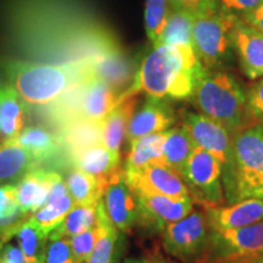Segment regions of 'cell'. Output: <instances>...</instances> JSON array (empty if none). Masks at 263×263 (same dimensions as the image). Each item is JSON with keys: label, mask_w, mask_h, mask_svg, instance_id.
<instances>
[{"label": "cell", "mask_w": 263, "mask_h": 263, "mask_svg": "<svg viewBox=\"0 0 263 263\" xmlns=\"http://www.w3.org/2000/svg\"><path fill=\"white\" fill-rule=\"evenodd\" d=\"M61 174L38 167L15 183V196L25 215H33L47 201L52 184Z\"/></svg>", "instance_id": "18"}, {"label": "cell", "mask_w": 263, "mask_h": 263, "mask_svg": "<svg viewBox=\"0 0 263 263\" xmlns=\"http://www.w3.org/2000/svg\"><path fill=\"white\" fill-rule=\"evenodd\" d=\"M97 230L98 234L94 249L87 263H112L120 230L108 219L104 209L103 199L98 203Z\"/></svg>", "instance_id": "29"}, {"label": "cell", "mask_w": 263, "mask_h": 263, "mask_svg": "<svg viewBox=\"0 0 263 263\" xmlns=\"http://www.w3.org/2000/svg\"><path fill=\"white\" fill-rule=\"evenodd\" d=\"M228 203L254 197L263 188V124L255 123L233 136V155L222 174Z\"/></svg>", "instance_id": "4"}, {"label": "cell", "mask_w": 263, "mask_h": 263, "mask_svg": "<svg viewBox=\"0 0 263 263\" xmlns=\"http://www.w3.org/2000/svg\"><path fill=\"white\" fill-rule=\"evenodd\" d=\"M4 70L9 84L27 106L45 107L93 77L87 64L8 60Z\"/></svg>", "instance_id": "2"}, {"label": "cell", "mask_w": 263, "mask_h": 263, "mask_svg": "<svg viewBox=\"0 0 263 263\" xmlns=\"http://www.w3.org/2000/svg\"><path fill=\"white\" fill-rule=\"evenodd\" d=\"M8 84H9V83H5V80H4V77H3L2 71H0V93H2L3 89H4V88H5Z\"/></svg>", "instance_id": "45"}, {"label": "cell", "mask_w": 263, "mask_h": 263, "mask_svg": "<svg viewBox=\"0 0 263 263\" xmlns=\"http://www.w3.org/2000/svg\"><path fill=\"white\" fill-rule=\"evenodd\" d=\"M147 263H172V262L157 254V255H153L150 256V257H147Z\"/></svg>", "instance_id": "42"}, {"label": "cell", "mask_w": 263, "mask_h": 263, "mask_svg": "<svg viewBox=\"0 0 263 263\" xmlns=\"http://www.w3.org/2000/svg\"><path fill=\"white\" fill-rule=\"evenodd\" d=\"M180 123L188 129L197 147L212 154L222 164V174L228 171L233 155V137L221 123L200 112L182 110Z\"/></svg>", "instance_id": "10"}, {"label": "cell", "mask_w": 263, "mask_h": 263, "mask_svg": "<svg viewBox=\"0 0 263 263\" xmlns=\"http://www.w3.org/2000/svg\"><path fill=\"white\" fill-rule=\"evenodd\" d=\"M49 245L45 254V263H74L71 238L50 232Z\"/></svg>", "instance_id": "35"}, {"label": "cell", "mask_w": 263, "mask_h": 263, "mask_svg": "<svg viewBox=\"0 0 263 263\" xmlns=\"http://www.w3.org/2000/svg\"><path fill=\"white\" fill-rule=\"evenodd\" d=\"M238 16L216 9L194 15L192 39L195 54L206 70L222 68L232 57V33Z\"/></svg>", "instance_id": "6"}, {"label": "cell", "mask_w": 263, "mask_h": 263, "mask_svg": "<svg viewBox=\"0 0 263 263\" xmlns=\"http://www.w3.org/2000/svg\"><path fill=\"white\" fill-rule=\"evenodd\" d=\"M73 205V200L61 176L52 184L47 201L38 211L33 213L32 217L47 234H50L51 230H54L64 221Z\"/></svg>", "instance_id": "22"}, {"label": "cell", "mask_w": 263, "mask_h": 263, "mask_svg": "<svg viewBox=\"0 0 263 263\" xmlns=\"http://www.w3.org/2000/svg\"><path fill=\"white\" fill-rule=\"evenodd\" d=\"M16 141L28 150L41 166L48 161L57 159L59 151L64 147L59 136L35 126L25 128Z\"/></svg>", "instance_id": "26"}, {"label": "cell", "mask_w": 263, "mask_h": 263, "mask_svg": "<svg viewBox=\"0 0 263 263\" xmlns=\"http://www.w3.org/2000/svg\"><path fill=\"white\" fill-rule=\"evenodd\" d=\"M121 99L122 95L93 76L45 106L48 107L45 116L59 128L80 121L100 122Z\"/></svg>", "instance_id": "5"}, {"label": "cell", "mask_w": 263, "mask_h": 263, "mask_svg": "<svg viewBox=\"0 0 263 263\" xmlns=\"http://www.w3.org/2000/svg\"><path fill=\"white\" fill-rule=\"evenodd\" d=\"M196 147L195 141L193 140L188 129L180 123L179 126L171 128L164 133L163 161L182 176L184 167Z\"/></svg>", "instance_id": "25"}, {"label": "cell", "mask_w": 263, "mask_h": 263, "mask_svg": "<svg viewBox=\"0 0 263 263\" xmlns=\"http://www.w3.org/2000/svg\"><path fill=\"white\" fill-rule=\"evenodd\" d=\"M203 71L193 45H155L141 60L133 84L123 97L144 91L155 98L190 99Z\"/></svg>", "instance_id": "1"}, {"label": "cell", "mask_w": 263, "mask_h": 263, "mask_svg": "<svg viewBox=\"0 0 263 263\" xmlns=\"http://www.w3.org/2000/svg\"><path fill=\"white\" fill-rule=\"evenodd\" d=\"M103 203L108 219L120 232H129L138 223V196L127 183L123 168H120L108 177L104 190Z\"/></svg>", "instance_id": "11"}, {"label": "cell", "mask_w": 263, "mask_h": 263, "mask_svg": "<svg viewBox=\"0 0 263 263\" xmlns=\"http://www.w3.org/2000/svg\"><path fill=\"white\" fill-rule=\"evenodd\" d=\"M246 110L252 123L263 124V76L246 91Z\"/></svg>", "instance_id": "37"}, {"label": "cell", "mask_w": 263, "mask_h": 263, "mask_svg": "<svg viewBox=\"0 0 263 263\" xmlns=\"http://www.w3.org/2000/svg\"><path fill=\"white\" fill-rule=\"evenodd\" d=\"M210 230L241 228L263 221V200L249 197L241 201L206 209Z\"/></svg>", "instance_id": "17"}, {"label": "cell", "mask_w": 263, "mask_h": 263, "mask_svg": "<svg viewBox=\"0 0 263 263\" xmlns=\"http://www.w3.org/2000/svg\"><path fill=\"white\" fill-rule=\"evenodd\" d=\"M4 230L5 242H8L14 236L17 239L26 262L45 263L49 234L41 228V226L34 221L32 216L5 227Z\"/></svg>", "instance_id": "19"}, {"label": "cell", "mask_w": 263, "mask_h": 263, "mask_svg": "<svg viewBox=\"0 0 263 263\" xmlns=\"http://www.w3.org/2000/svg\"><path fill=\"white\" fill-rule=\"evenodd\" d=\"M4 244V229H3V227H0V248Z\"/></svg>", "instance_id": "46"}, {"label": "cell", "mask_w": 263, "mask_h": 263, "mask_svg": "<svg viewBox=\"0 0 263 263\" xmlns=\"http://www.w3.org/2000/svg\"><path fill=\"white\" fill-rule=\"evenodd\" d=\"M98 203L97 205L74 203L70 212L66 215L64 221L51 232L72 238L85 230L95 228L98 226Z\"/></svg>", "instance_id": "32"}, {"label": "cell", "mask_w": 263, "mask_h": 263, "mask_svg": "<svg viewBox=\"0 0 263 263\" xmlns=\"http://www.w3.org/2000/svg\"><path fill=\"white\" fill-rule=\"evenodd\" d=\"M98 230L95 228L88 229L83 233L72 236V254H73L74 263H87L93 251L95 240H97Z\"/></svg>", "instance_id": "36"}, {"label": "cell", "mask_w": 263, "mask_h": 263, "mask_svg": "<svg viewBox=\"0 0 263 263\" xmlns=\"http://www.w3.org/2000/svg\"><path fill=\"white\" fill-rule=\"evenodd\" d=\"M0 263H27L21 249L5 242L0 248Z\"/></svg>", "instance_id": "40"}, {"label": "cell", "mask_w": 263, "mask_h": 263, "mask_svg": "<svg viewBox=\"0 0 263 263\" xmlns=\"http://www.w3.org/2000/svg\"><path fill=\"white\" fill-rule=\"evenodd\" d=\"M164 133H154L140 137L130 143L129 153L127 155L124 173H134L155 161L163 160L162 145Z\"/></svg>", "instance_id": "27"}, {"label": "cell", "mask_w": 263, "mask_h": 263, "mask_svg": "<svg viewBox=\"0 0 263 263\" xmlns=\"http://www.w3.org/2000/svg\"><path fill=\"white\" fill-rule=\"evenodd\" d=\"M254 197H257V199H261V200H263V188L259 189L258 192L255 194V196H254Z\"/></svg>", "instance_id": "48"}, {"label": "cell", "mask_w": 263, "mask_h": 263, "mask_svg": "<svg viewBox=\"0 0 263 263\" xmlns=\"http://www.w3.org/2000/svg\"><path fill=\"white\" fill-rule=\"evenodd\" d=\"M127 183L138 194L163 195L176 199L189 196L183 177L163 160L146 164L134 173H124Z\"/></svg>", "instance_id": "12"}, {"label": "cell", "mask_w": 263, "mask_h": 263, "mask_svg": "<svg viewBox=\"0 0 263 263\" xmlns=\"http://www.w3.org/2000/svg\"><path fill=\"white\" fill-rule=\"evenodd\" d=\"M123 263H147V258H127Z\"/></svg>", "instance_id": "44"}, {"label": "cell", "mask_w": 263, "mask_h": 263, "mask_svg": "<svg viewBox=\"0 0 263 263\" xmlns=\"http://www.w3.org/2000/svg\"><path fill=\"white\" fill-rule=\"evenodd\" d=\"M171 9L184 10L193 15L205 14L218 9L216 0H168Z\"/></svg>", "instance_id": "38"}, {"label": "cell", "mask_w": 263, "mask_h": 263, "mask_svg": "<svg viewBox=\"0 0 263 263\" xmlns=\"http://www.w3.org/2000/svg\"><path fill=\"white\" fill-rule=\"evenodd\" d=\"M161 235L163 249L172 257L184 263L201 261L210 239L206 213L193 210L182 219L167 226Z\"/></svg>", "instance_id": "8"}, {"label": "cell", "mask_w": 263, "mask_h": 263, "mask_svg": "<svg viewBox=\"0 0 263 263\" xmlns=\"http://www.w3.org/2000/svg\"><path fill=\"white\" fill-rule=\"evenodd\" d=\"M239 18L263 34V0L256 8L239 16Z\"/></svg>", "instance_id": "41"}, {"label": "cell", "mask_w": 263, "mask_h": 263, "mask_svg": "<svg viewBox=\"0 0 263 263\" xmlns=\"http://www.w3.org/2000/svg\"><path fill=\"white\" fill-rule=\"evenodd\" d=\"M106 182L74 167L68 173L65 183L74 203L97 205L103 199Z\"/></svg>", "instance_id": "28"}, {"label": "cell", "mask_w": 263, "mask_h": 263, "mask_svg": "<svg viewBox=\"0 0 263 263\" xmlns=\"http://www.w3.org/2000/svg\"><path fill=\"white\" fill-rule=\"evenodd\" d=\"M137 94L127 95L101 121L103 144L114 153H121L124 139H127L128 127L136 112Z\"/></svg>", "instance_id": "21"}, {"label": "cell", "mask_w": 263, "mask_h": 263, "mask_svg": "<svg viewBox=\"0 0 263 263\" xmlns=\"http://www.w3.org/2000/svg\"><path fill=\"white\" fill-rule=\"evenodd\" d=\"M233 49L242 73L250 80L263 76V34L238 17L232 33Z\"/></svg>", "instance_id": "16"}, {"label": "cell", "mask_w": 263, "mask_h": 263, "mask_svg": "<svg viewBox=\"0 0 263 263\" xmlns=\"http://www.w3.org/2000/svg\"><path fill=\"white\" fill-rule=\"evenodd\" d=\"M26 105L11 85L0 93V138L3 141L17 139L25 127Z\"/></svg>", "instance_id": "23"}, {"label": "cell", "mask_w": 263, "mask_h": 263, "mask_svg": "<svg viewBox=\"0 0 263 263\" xmlns=\"http://www.w3.org/2000/svg\"><path fill=\"white\" fill-rule=\"evenodd\" d=\"M246 263H263V252H258V254L246 258Z\"/></svg>", "instance_id": "43"}, {"label": "cell", "mask_w": 263, "mask_h": 263, "mask_svg": "<svg viewBox=\"0 0 263 263\" xmlns=\"http://www.w3.org/2000/svg\"><path fill=\"white\" fill-rule=\"evenodd\" d=\"M261 252H263V250H262V251H261Z\"/></svg>", "instance_id": "49"}, {"label": "cell", "mask_w": 263, "mask_h": 263, "mask_svg": "<svg viewBox=\"0 0 263 263\" xmlns=\"http://www.w3.org/2000/svg\"><path fill=\"white\" fill-rule=\"evenodd\" d=\"M28 217L20 209L15 196V184L0 186V227L14 224Z\"/></svg>", "instance_id": "34"}, {"label": "cell", "mask_w": 263, "mask_h": 263, "mask_svg": "<svg viewBox=\"0 0 263 263\" xmlns=\"http://www.w3.org/2000/svg\"><path fill=\"white\" fill-rule=\"evenodd\" d=\"M177 116L168 99L149 97L145 104L136 111L128 127L127 139L129 143L147 134L162 133L171 129Z\"/></svg>", "instance_id": "15"}, {"label": "cell", "mask_w": 263, "mask_h": 263, "mask_svg": "<svg viewBox=\"0 0 263 263\" xmlns=\"http://www.w3.org/2000/svg\"><path fill=\"white\" fill-rule=\"evenodd\" d=\"M89 68L94 77L105 82L122 97L133 84L138 70L120 44L95 57L89 62Z\"/></svg>", "instance_id": "14"}, {"label": "cell", "mask_w": 263, "mask_h": 263, "mask_svg": "<svg viewBox=\"0 0 263 263\" xmlns=\"http://www.w3.org/2000/svg\"><path fill=\"white\" fill-rule=\"evenodd\" d=\"M171 11L168 0H145V29L151 44L156 45Z\"/></svg>", "instance_id": "33"}, {"label": "cell", "mask_w": 263, "mask_h": 263, "mask_svg": "<svg viewBox=\"0 0 263 263\" xmlns=\"http://www.w3.org/2000/svg\"><path fill=\"white\" fill-rule=\"evenodd\" d=\"M182 177L193 202L205 209L226 203L222 164L212 154L196 147L184 167Z\"/></svg>", "instance_id": "7"}, {"label": "cell", "mask_w": 263, "mask_h": 263, "mask_svg": "<svg viewBox=\"0 0 263 263\" xmlns=\"http://www.w3.org/2000/svg\"><path fill=\"white\" fill-rule=\"evenodd\" d=\"M193 18L194 15L192 12L184 11V10L171 9L168 18H167L166 25H164V28L156 45H193ZM153 47H155V45H153Z\"/></svg>", "instance_id": "31"}, {"label": "cell", "mask_w": 263, "mask_h": 263, "mask_svg": "<svg viewBox=\"0 0 263 263\" xmlns=\"http://www.w3.org/2000/svg\"><path fill=\"white\" fill-rule=\"evenodd\" d=\"M219 9L235 16H241L245 12L256 8L262 0H216Z\"/></svg>", "instance_id": "39"}, {"label": "cell", "mask_w": 263, "mask_h": 263, "mask_svg": "<svg viewBox=\"0 0 263 263\" xmlns=\"http://www.w3.org/2000/svg\"><path fill=\"white\" fill-rule=\"evenodd\" d=\"M219 263H246V258H241V259H233V261L219 262Z\"/></svg>", "instance_id": "47"}, {"label": "cell", "mask_w": 263, "mask_h": 263, "mask_svg": "<svg viewBox=\"0 0 263 263\" xmlns=\"http://www.w3.org/2000/svg\"><path fill=\"white\" fill-rule=\"evenodd\" d=\"M263 250V221L241 228L210 230L209 246L201 261L219 263L249 258Z\"/></svg>", "instance_id": "9"}, {"label": "cell", "mask_w": 263, "mask_h": 263, "mask_svg": "<svg viewBox=\"0 0 263 263\" xmlns=\"http://www.w3.org/2000/svg\"><path fill=\"white\" fill-rule=\"evenodd\" d=\"M62 145L67 147L68 151L82 149V147L103 143L100 122L90 121H80V122L68 123L60 128L59 133Z\"/></svg>", "instance_id": "30"}, {"label": "cell", "mask_w": 263, "mask_h": 263, "mask_svg": "<svg viewBox=\"0 0 263 263\" xmlns=\"http://www.w3.org/2000/svg\"><path fill=\"white\" fill-rule=\"evenodd\" d=\"M68 155L76 168L99 179L107 180L111 174L121 168V154L107 149L103 143L68 151Z\"/></svg>", "instance_id": "20"}, {"label": "cell", "mask_w": 263, "mask_h": 263, "mask_svg": "<svg viewBox=\"0 0 263 263\" xmlns=\"http://www.w3.org/2000/svg\"><path fill=\"white\" fill-rule=\"evenodd\" d=\"M190 99L200 114L221 123L232 137L255 124L246 110V91L234 76L222 68H205Z\"/></svg>", "instance_id": "3"}, {"label": "cell", "mask_w": 263, "mask_h": 263, "mask_svg": "<svg viewBox=\"0 0 263 263\" xmlns=\"http://www.w3.org/2000/svg\"><path fill=\"white\" fill-rule=\"evenodd\" d=\"M38 167V161L16 140L0 143V182L16 183Z\"/></svg>", "instance_id": "24"}, {"label": "cell", "mask_w": 263, "mask_h": 263, "mask_svg": "<svg viewBox=\"0 0 263 263\" xmlns=\"http://www.w3.org/2000/svg\"><path fill=\"white\" fill-rule=\"evenodd\" d=\"M136 194L139 202L138 223L154 233H161L171 223L179 221L194 210L190 195L176 199L163 195Z\"/></svg>", "instance_id": "13"}]
</instances>
